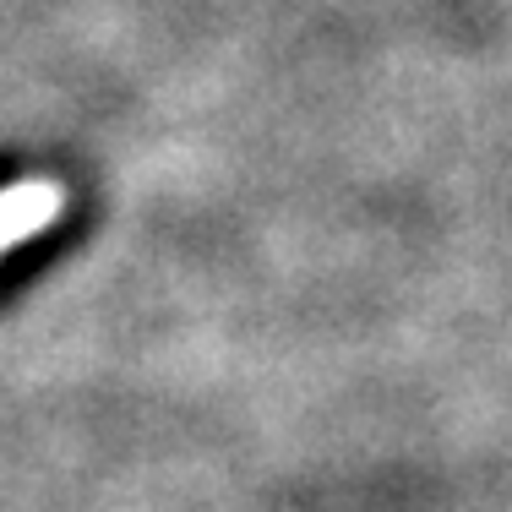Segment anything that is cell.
Listing matches in <instances>:
<instances>
[{
    "label": "cell",
    "mask_w": 512,
    "mask_h": 512,
    "mask_svg": "<svg viewBox=\"0 0 512 512\" xmlns=\"http://www.w3.org/2000/svg\"><path fill=\"white\" fill-rule=\"evenodd\" d=\"M77 235H82L77 224H50V229H39V235L17 240V246L0 256V311H6L11 300H22V289L39 284V278L60 262V251H71Z\"/></svg>",
    "instance_id": "1"
},
{
    "label": "cell",
    "mask_w": 512,
    "mask_h": 512,
    "mask_svg": "<svg viewBox=\"0 0 512 512\" xmlns=\"http://www.w3.org/2000/svg\"><path fill=\"white\" fill-rule=\"evenodd\" d=\"M11 180H17V164H11V158H0V191H6Z\"/></svg>",
    "instance_id": "2"
}]
</instances>
